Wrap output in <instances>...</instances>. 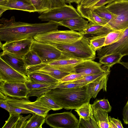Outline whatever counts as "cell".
<instances>
[{
    "mask_svg": "<svg viewBox=\"0 0 128 128\" xmlns=\"http://www.w3.org/2000/svg\"><path fill=\"white\" fill-rule=\"evenodd\" d=\"M0 40L6 42L18 40L42 33L58 30V22H48L43 23L30 24L16 22L14 16L10 19L0 20Z\"/></svg>",
    "mask_w": 128,
    "mask_h": 128,
    "instance_id": "1",
    "label": "cell"
},
{
    "mask_svg": "<svg viewBox=\"0 0 128 128\" xmlns=\"http://www.w3.org/2000/svg\"><path fill=\"white\" fill-rule=\"evenodd\" d=\"M86 86L74 88H54L44 94L51 97L63 108L75 109L84 103L90 102L92 98L87 93Z\"/></svg>",
    "mask_w": 128,
    "mask_h": 128,
    "instance_id": "2",
    "label": "cell"
},
{
    "mask_svg": "<svg viewBox=\"0 0 128 128\" xmlns=\"http://www.w3.org/2000/svg\"><path fill=\"white\" fill-rule=\"evenodd\" d=\"M51 44L61 52L64 56L84 60H94L96 51L91 48L88 38L84 35L73 43Z\"/></svg>",
    "mask_w": 128,
    "mask_h": 128,
    "instance_id": "3",
    "label": "cell"
},
{
    "mask_svg": "<svg viewBox=\"0 0 128 128\" xmlns=\"http://www.w3.org/2000/svg\"><path fill=\"white\" fill-rule=\"evenodd\" d=\"M106 7L114 16L107 26L114 30L128 28V0H115Z\"/></svg>",
    "mask_w": 128,
    "mask_h": 128,
    "instance_id": "4",
    "label": "cell"
},
{
    "mask_svg": "<svg viewBox=\"0 0 128 128\" xmlns=\"http://www.w3.org/2000/svg\"><path fill=\"white\" fill-rule=\"evenodd\" d=\"M84 35L80 32L72 30H58L38 34L33 37L34 40L49 44L71 43L81 38Z\"/></svg>",
    "mask_w": 128,
    "mask_h": 128,
    "instance_id": "5",
    "label": "cell"
},
{
    "mask_svg": "<svg viewBox=\"0 0 128 128\" xmlns=\"http://www.w3.org/2000/svg\"><path fill=\"white\" fill-rule=\"evenodd\" d=\"M82 17L71 4L52 9L40 14L38 18L42 21L58 22L64 20Z\"/></svg>",
    "mask_w": 128,
    "mask_h": 128,
    "instance_id": "6",
    "label": "cell"
},
{
    "mask_svg": "<svg viewBox=\"0 0 128 128\" xmlns=\"http://www.w3.org/2000/svg\"><path fill=\"white\" fill-rule=\"evenodd\" d=\"M47 124L54 128H76L79 120L71 112L52 114L45 118Z\"/></svg>",
    "mask_w": 128,
    "mask_h": 128,
    "instance_id": "7",
    "label": "cell"
},
{
    "mask_svg": "<svg viewBox=\"0 0 128 128\" xmlns=\"http://www.w3.org/2000/svg\"><path fill=\"white\" fill-rule=\"evenodd\" d=\"M30 50L36 53L42 63L46 64L60 58L62 56L61 52L52 45L40 42L34 40Z\"/></svg>",
    "mask_w": 128,
    "mask_h": 128,
    "instance_id": "8",
    "label": "cell"
},
{
    "mask_svg": "<svg viewBox=\"0 0 128 128\" xmlns=\"http://www.w3.org/2000/svg\"><path fill=\"white\" fill-rule=\"evenodd\" d=\"M34 40L33 38H30L6 42L3 44H0V48L3 52L24 58L26 54L30 50Z\"/></svg>",
    "mask_w": 128,
    "mask_h": 128,
    "instance_id": "9",
    "label": "cell"
},
{
    "mask_svg": "<svg viewBox=\"0 0 128 128\" xmlns=\"http://www.w3.org/2000/svg\"><path fill=\"white\" fill-rule=\"evenodd\" d=\"M27 97L17 98L8 96L6 100L11 106L26 109L46 118L50 110L46 108L38 105L34 102H32Z\"/></svg>",
    "mask_w": 128,
    "mask_h": 128,
    "instance_id": "10",
    "label": "cell"
},
{
    "mask_svg": "<svg viewBox=\"0 0 128 128\" xmlns=\"http://www.w3.org/2000/svg\"><path fill=\"white\" fill-rule=\"evenodd\" d=\"M97 51L98 58L104 55L114 52L120 53L124 56L128 55V28L124 30L116 42L104 46Z\"/></svg>",
    "mask_w": 128,
    "mask_h": 128,
    "instance_id": "11",
    "label": "cell"
},
{
    "mask_svg": "<svg viewBox=\"0 0 128 128\" xmlns=\"http://www.w3.org/2000/svg\"><path fill=\"white\" fill-rule=\"evenodd\" d=\"M0 80L8 82L26 83L28 76L12 68L0 58Z\"/></svg>",
    "mask_w": 128,
    "mask_h": 128,
    "instance_id": "12",
    "label": "cell"
},
{
    "mask_svg": "<svg viewBox=\"0 0 128 128\" xmlns=\"http://www.w3.org/2000/svg\"><path fill=\"white\" fill-rule=\"evenodd\" d=\"M0 92L7 96L17 98L27 97L28 90L25 83L8 82L0 80Z\"/></svg>",
    "mask_w": 128,
    "mask_h": 128,
    "instance_id": "13",
    "label": "cell"
},
{
    "mask_svg": "<svg viewBox=\"0 0 128 128\" xmlns=\"http://www.w3.org/2000/svg\"><path fill=\"white\" fill-rule=\"evenodd\" d=\"M92 60H85L74 68L76 73L84 76L94 74L106 71L108 67Z\"/></svg>",
    "mask_w": 128,
    "mask_h": 128,
    "instance_id": "14",
    "label": "cell"
},
{
    "mask_svg": "<svg viewBox=\"0 0 128 128\" xmlns=\"http://www.w3.org/2000/svg\"><path fill=\"white\" fill-rule=\"evenodd\" d=\"M84 61L82 60L67 57L62 55L60 58L52 62L47 64L64 72L75 73L76 72L74 67Z\"/></svg>",
    "mask_w": 128,
    "mask_h": 128,
    "instance_id": "15",
    "label": "cell"
},
{
    "mask_svg": "<svg viewBox=\"0 0 128 128\" xmlns=\"http://www.w3.org/2000/svg\"><path fill=\"white\" fill-rule=\"evenodd\" d=\"M28 74L33 72L47 74L60 81L63 78L69 74L56 69L48 64L41 63L39 64L27 67Z\"/></svg>",
    "mask_w": 128,
    "mask_h": 128,
    "instance_id": "16",
    "label": "cell"
},
{
    "mask_svg": "<svg viewBox=\"0 0 128 128\" xmlns=\"http://www.w3.org/2000/svg\"><path fill=\"white\" fill-rule=\"evenodd\" d=\"M0 58L15 70L27 76V66L23 58L3 52L0 53Z\"/></svg>",
    "mask_w": 128,
    "mask_h": 128,
    "instance_id": "17",
    "label": "cell"
},
{
    "mask_svg": "<svg viewBox=\"0 0 128 128\" xmlns=\"http://www.w3.org/2000/svg\"><path fill=\"white\" fill-rule=\"evenodd\" d=\"M115 0H82L76 10L83 18L95 8L110 3Z\"/></svg>",
    "mask_w": 128,
    "mask_h": 128,
    "instance_id": "18",
    "label": "cell"
},
{
    "mask_svg": "<svg viewBox=\"0 0 128 128\" xmlns=\"http://www.w3.org/2000/svg\"><path fill=\"white\" fill-rule=\"evenodd\" d=\"M0 9L21 10L30 12H36L35 8L26 0H6L0 2Z\"/></svg>",
    "mask_w": 128,
    "mask_h": 128,
    "instance_id": "19",
    "label": "cell"
},
{
    "mask_svg": "<svg viewBox=\"0 0 128 128\" xmlns=\"http://www.w3.org/2000/svg\"><path fill=\"white\" fill-rule=\"evenodd\" d=\"M110 72H108L98 79L86 85L87 93L90 96L95 98L102 89L104 91L106 92L107 82Z\"/></svg>",
    "mask_w": 128,
    "mask_h": 128,
    "instance_id": "20",
    "label": "cell"
},
{
    "mask_svg": "<svg viewBox=\"0 0 128 128\" xmlns=\"http://www.w3.org/2000/svg\"><path fill=\"white\" fill-rule=\"evenodd\" d=\"M114 31L106 26L95 24L89 22L84 29L80 32L84 35L89 34L94 36L106 35L110 32Z\"/></svg>",
    "mask_w": 128,
    "mask_h": 128,
    "instance_id": "21",
    "label": "cell"
},
{
    "mask_svg": "<svg viewBox=\"0 0 128 128\" xmlns=\"http://www.w3.org/2000/svg\"><path fill=\"white\" fill-rule=\"evenodd\" d=\"M88 21L82 17L70 19L58 22L62 26L67 27L70 30L78 31L80 32L86 27Z\"/></svg>",
    "mask_w": 128,
    "mask_h": 128,
    "instance_id": "22",
    "label": "cell"
},
{
    "mask_svg": "<svg viewBox=\"0 0 128 128\" xmlns=\"http://www.w3.org/2000/svg\"><path fill=\"white\" fill-rule=\"evenodd\" d=\"M27 76L29 81L35 83L57 84L59 82V80L47 74L38 72L29 73Z\"/></svg>",
    "mask_w": 128,
    "mask_h": 128,
    "instance_id": "23",
    "label": "cell"
},
{
    "mask_svg": "<svg viewBox=\"0 0 128 128\" xmlns=\"http://www.w3.org/2000/svg\"><path fill=\"white\" fill-rule=\"evenodd\" d=\"M34 102L38 105L46 108L50 110L56 111L63 108L51 97L44 94L38 97Z\"/></svg>",
    "mask_w": 128,
    "mask_h": 128,
    "instance_id": "24",
    "label": "cell"
},
{
    "mask_svg": "<svg viewBox=\"0 0 128 128\" xmlns=\"http://www.w3.org/2000/svg\"><path fill=\"white\" fill-rule=\"evenodd\" d=\"M124 56L121 54L114 52L102 56L99 59V62L105 66L111 67L116 64H120Z\"/></svg>",
    "mask_w": 128,
    "mask_h": 128,
    "instance_id": "25",
    "label": "cell"
},
{
    "mask_svg": "<svg viewBox=\"0 0 128 128\" xmlns=\"http://www.w3.org/2000/svg\"><path fill=\"white\" fill-rule=\"evenodd\" d=\"M93 112L94 118L99 128H109L108 112L101 108Z\"/></svg>",
    "mask_w": 128,
    "mask_h": 128,
    "instance_id": "26",
    "label": "cell"
},
{
    "mask_svg": "<svg viewBox=\"0 0 128 128\" xmlns=\"http://www.w3.org/2000/svg\"><path fill=\"white\" fill-rule=\"evenodd\" d=\"M45 118L34 113L26 121L24 128H42L45 121Z\"/></svg>",
    "mask_w": 128,
    "mask_h": 128,
    "instance_id": "27",
    "label": "cell"
},
{
    "mask_svg": "<svg viewBox=\"0 0 128 128\" xmlns=\"http://www.w3.org/2000/svg\"><path fill=\"white\" fill-rule=\"evenodd\" d=\"M80 117L84 119L89 120L94 118V112L90 102L84 103L75 109Z\"/></svg>",
    "mask_w": 128,
    "mask_h": 128,
    "instance_id": "28",
    "label": "cell"
},
{
    "mask_svg": "<svg viewBox=\"0 0 128 128\" xmlns=\"http://www.w3.org/2000/svg\"><path fill=\"white\" fill-rule=\"evenodd\" d=\"M35 8L36 12L40 13L52 9L50 0H26Z\"/></svg>",
    "mask_w": 128,
    "mask_h": 128,
    "instance_id": "29",
    "label": "cell"
},
{
    "mask_svg": "<svg viewBox=\"0 0 128 128\" xmlns=\"http://www.w3.org/2000/svg\"><path fill=\"white\" fill-rule=\"evenodd\" d=\"M24 60L27 67L39 64L42 62L36 53L32 50L28 52L24 57Z\"/></svg>",
    "mask_w": 128,
    "mask_h": 128,
    "instance_id": "30",
    "label": "cell"
},
{
    "mask_svg": "<svg viewBox=\"0 0 128 128\" xmlns=\"http://www.w3.org/2000/svg\"><path fill=\"white\" fill-rule=\"evenodd\" d=\"M110 67H108L107 70L97 74L84 76L81 78L70 82L75 83H88L93 82L98 79L110 71Z\"/></svg>",
    "mask_w": 128,
    "mask_h": 128,
    "instance_id": "31",
    "label": "cell"
},
{
    "mask_svg": "<svg viewBox=\"0 0 128 128\" xmlns=\"http://www.w3.org/2000/svg\"><path fill=\"white\" fill-rule=\"evenodd\" d=\"M25 83L28 90L29 92L52 89L54 88L55 86L56 85L35 83L32 82L29 80Z\"/></svg>",
    "mask_w": 128,
    "mask_h": 128,
    "instance_id": "32",
    "label": "cell"
},
{
    "mask_svg": "<svg viewBox=\"0 0 128 128\" xmlns=\"http://www.w3.org/2000/svg\"><path fill=\"white\" fill-rule=\"evenodd\" d=\"M106 35L94 36L88 38L90 46L95 51L104 46Z\"/></svg>",
    "mask_w": 128,
    "mask_h": 128,
    "instance_id": "33",
    "label": "cell"
},
{
    "mask_svg": "<svg viewBox=\"0 0 128 128\" xmlns=\"http://www.w3.org/2000/svg\"><path fill=\"white\" fill-rule=\"evenodd\" d=\"M91 106L93 111L101 108L109 112H110L112 109V106L107 99H96L93 104H91Z\"/></svg>",
    "mask_w": 128,
    "mask_h": 128,
    "instance_id": "34",
    "label": "cell"
},
{
    "mask_svg": "<svg viewBox=\"0 0 128 128\" xmlns=\"http://www.w3.org/2000/svg\"><path fill=\"white\" fill-rule=\"evenodd\" d=\"M124 30H115L108 34L105 37L104 46L111 44L119 39Z\"/></svg>",
    "mask_w": 128,
    "mask_h": 128,
    "instance_id": "35",
    "label": "cell"
},
{
    "mask_svg": "<svg viewBox=\"0 0 128 128\" xmlns=\"http://www.w3.org/2000/svg\"><path fill=\"white\" fill-rule=\"evenodd\" d=\"M84 18L88 19L89 22L95 24L107 26L108 22L100 16L93 11L86 16Z\"/></svg>",
    "mask_w": 128,
    "mask_h": 128,
    "instance_id": "36",
    "label": "cell"
},
{
    "mask_svg": "<svg viewBox=\"0 0 128 128\" xmlns=\"http://www.w3.org/2000/svg\"><path fill=\"white\" fill-rule=\"evenodd\" d=\"M93 11L101 17L107 20L108 22L114 18L113 15L105 6L97 8L94 9Z\"/></svg>",
    "mask_w": 128,
    "mask_h": 128,
    "instance_id": "37",
    "label": "cell"
},
{
    "mask_svg": "<svg viewBox=\"0 0 128 128\" xmlns=\"http://www.w3.org/2000/svg\"><path fill=\"white\" fill-rule=\"evenodd\" d=\"M76 128H99V127L94 118L89 120H86L80 117Z\"/></svg>",
    "mask_w": 128,
    "mask_h": 128,
    "instance_id": "38",
    "label": "cell"
},
{
    "mask_svg": "<svg viewBox=\"0 0 128 128\" xmlns=\"http://www.w3.org/2000/svg\"><path fill=\"white\" fill-rule=\"evenodd\" d=\"M22 116L20 114H10L9 117L2 128H16L17 123Z\"/></svg>",
    "mask_w": 128,
    "mask_h": 128,
    "instance_id": "39",
    "label": "cell"
},
{
    "mask_svg": "<svg viewBox=\"0 0 128 128\" xmlns=\"http://www.w3.org/2000/svg\"><path fill=\"white\" fill-rule=\"evenodd\" d=\"M88 83H75L66 82L58 84L55 86L54 88H71L82 87L86 86Z\"/></svg>",
    "mask_w": 128,
    "mask_h": 128,
    "instance_id": "40",
    "label": "cell"
},
{
    "mask_svg": "<svg viewBox=\"0 0 128 128\" xmlns=\"http://www.w3.org/2000/svg\"><path fill=\"white\" fill-rule=\"evenodd\" d=\"M84 76L80 74L70 73L63 78L59 81L58 84L72 82L81 78Z\"/></svg>",
    "mask_w": 128,
    "mask_h": 128,
    "instance_id": "41",
    "label": "cell"
},
{
    "mask_svg": "<svg viewBox=\"0 0 128 128\" xmlns=\"http://www.w3.org/2000/svg\"><path fill=\"white\" fill-rule=\"evenodd\" d=\"M9 107L10 110L8 112L10 114H21L31 113L33 114L35 113L32 111L26 109L12 107L10 105Z\"/></svg>",
    "mask_w": 128,
    "mask_h": 128,
    "instance_id": "42",
    "label": "cell"
},
{
    "mask_svg": "<svg viewBox=\"0 0 128 128\" xmlns=\"http://www.w3.org/2000/svg\"><path fill=\"white\" fill-rule=\"evenodd\" d=\"M109 128H123L121 121L118 119H116L109 116Z\"/></svg>",
    "mask_w": 128,
    "mask_h": 128,
    "instance_id": "43",
    "label": "cell"
},
{
    "mask_svg": "<svg viewBox=\"0 0 128 128\" xmlns=\"http://www.w3.org/2000/svg\"><path fill=\"white\" fill-rule=\"evenodd\" d=\"M52 9L64 6L67 4V0H50Z\"/></svg>",
    "mask_w": 128,
    "mask_h": 128,
    "instance_id": "44",
    "label": "cell"
},
{
    "mask_svg": "<svg viewBox=\"0 0 128 128\" xmlns=\"http://www.w3.org/2000/svg\"><path fill=\"white\" fill-rule=\"evenodd\" d=\"M122 114L124 123L128 124V100L123 108Z\"/></svg>",
    "mask_w": 128,
    "mask_h": 128,
    "instance_id": "45",
    "label": "cell"
},
{
    "mask_svg": "<svg viewBox=\"0 0 128 128\" xmlns=\"http://www.w3.org/2000/svg\"><path fill=\"white\" fill-rule=\"evenodd\" d=\"M31 116V115L30 114L26 116L22 117L18 121L16 128H24L26 121L30 118Z\"/></svg>",
    "mask_w": 128,
    "mask_h": 128,
    "instance_id": "46",
    "label": "cell"
},
{
    "mask_svg": "<svg viewBox=\"0 0 128 128\" xmlns=\"http://www.w3.org/2000/svg\"><path fill=\"white\" fill-rule=\"evenodd\" d=\"M10 105L7 102L6 99L0 98V106L9 112Z\"/></svg>",
    "mask_w": 128,
    "mask_h": 128,
    "instance_id": "47",
    "label": "cell"
},
{
    "mask_svg": "<svg viewBox=\"0 0 128 128\" xmlns=\"http://www.w3.org/2000/svg\"><path fill=\"white\" fill-rule=\"evenodd\" d=\"M120 64L128 69V62H120Z\"/></svg>",
    "mask_w": 128,
    "mask_h": 128,
    "instance_id": "48",
    "label": "cell"
},
{
    "mask_svg": "<svg viewBox=\"0 0 128 128\" xmlns=\"http://www.w3.org/2000/svg\"><path fill=\"white\" fill-rule=\"evenodd\" d=\"M74 0H67V4H71L74 2Z\"/></svg>",
    "mask_w": 128,
    "mask_h": 128,
    "instance_id": "49",
    "label": "cell"
},
{
    "mask_svg": "<svg viewBox=\"0 0 128 128\" xmlns=\"http://www.w3.org/2000/svg\"><path fill=\"white\" fill-rule=\"evenodd\" d=\"M82 0H74V2L78 4H80Z\"/></svg>",
    "mask_w": 128,
    "mask_h": 128,
    "instance_id": "50",
    "label": "cell"
},
{
    "mask_svg": "<svg viewBox=\"0 0 128 128\" xmlns=\"http://www.w3.org/2000/svg\"><path fill=\"white\" fill-rule=\"evenodd\" d=\"M6 0H0V2L4 1Z\"/></svg>",
    "mask_w": 128,
    "mask_h": 128,
    "instance_id": "51",
    "label": "cell"
},
{
    "mask_svg": "<svg viewBox=\"0 0 128 128\" xmlns=\"http://www.w3.org/2000/svg\"></svg>",
    "mask_w": 128,
    "mask_h": 128,
    "instance_id": "52",
    "label": "cell"
}]
</instances>
